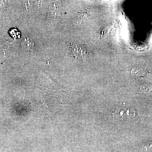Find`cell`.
Returning <instances> with one entry per match:
<instances>
[{"instance_id":"obj_1","label":"cell","mask_w":152,"mask_h":152,"mask_svg":"<svg viewBox=\"0 0 152 152\" xmlns=\"http://www.w3.org/2000/svg\"><path fill=\"white\" fill-rule=\"evenodd\" d=\"M136 113L134 110L129 106H120L114 109L111 115L118 120L129 119L134 117Z\"/></svg>"},{"instance_id":"obj_6","label":"cell","mask_w":152,"mask_h":152,"mask_svg":"<svg viewBox=\"0 0 152 152\" xmlns=\"http://www.w3.org/2000/svg\"><path fill=\"white\" fill-rule=\"evenodd\" d=\"M146 148L148 149L152 150V141L148 144L147 146L146 147Z\"/></svg>"},{"instance_id":"obj_2","label":"cell","mask_w":152,"mask_h":152,"mask_svg":"<svg viewBox=\"0 0 152 152\" xmlns=\"http://www.w3.org/2000/svg\"><path fill=\"white\" fill-rule=\"evenodd\" d=\"M22 46L25 52L33 53L35 50L34 42L31 38L26 37L22 41Z\"/></svg>"},{"instance_id":"obj_4","label":"cell","mask_w":152,"mask_h":152,"mask_svg":"<svg viewBox=\"0 0 152 152\" xmlns=\"http://www.w3.org/2000/svg\"><path fill=\"white\" fill-rule=\"evenodd\" d=\"M142 92L148 95H152V85H145L141 86L140 88Z\"/></svg>"},{"instance_id":"obj_3","label":"cell","mask_w":152,"mask_h":152,"mask_svg":"<svg viewBox=\"0 0 152 152\" xmlns=\"http://www.w3.org/2000/svg\"><path fill=\"white\" fill-rule=\"evenodd\" d=\"M131 75H132L139 76V77H142L145 75L146 72L143 69H139V68H134L132 69L130 71Z\"/></svg>"},{"instance_id":"obj_5","label":"cell","mask_w":152,"mask_h":152,"mask_svg":"<svg viewBox=\"0 0 152 152\" xmlns=\"http://www.w3.org/2000/svg\"><path fill=\"white\" fill-rule=\"evenodd\" d=\"M10 34L11 36L13 37L14 38H20V33L18 31V30L15 29H13L11 30L10 31Z\"/></svg>"}]
</instances>
